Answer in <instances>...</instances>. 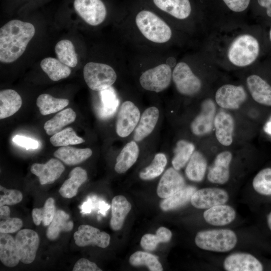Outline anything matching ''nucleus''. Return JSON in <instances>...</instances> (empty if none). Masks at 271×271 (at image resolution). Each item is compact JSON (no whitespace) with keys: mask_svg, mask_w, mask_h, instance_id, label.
I'll return each mask as SVG.
<instances>
[{"mask_svg":"<svg viewBox=\"0 0 271 271\" xmlns=\"http://www.w3.org/2000/svg\"><path fill=\"white\" fill-rule=\"evenodd\" d=\"M33 25L19 20H13L0 29V61L10 63L15 61L25 52L34 36Z\"/></svg>","mask_w":271,"mask_h":271,"instance_id":"nucleus-1","label":"nucleus"},{"mask_svg":"<svg viewBox=\"0 0 271 271\" xmlns=\"http://www.w3.org/2000/svg\"><path fill=\"white\" fill-rule=\"evenodd\" d=\"M137 26L148 40L156 43L170 40L172 31L167 23L154 13L147 10L140 12L136 17Z\"/></svg>","mask_w":271,"mask_h":271,"instance_id":"nucleus-2","label":"nucleus"},{"mask_svg":"<svg viewBox=\"0 0 271 271\" xmlns=\"http://www.w3.org/2000/svg\"><path fill=\"white\" fill-rule=\"evenodd\" d=\"M237 241L234 232L227 229L201 231L195 238V242L200 248L219 252L231 250Z\"/></svg>","mask_w":271,"mask_h":271,"instance_id":"nucleus-3","label":"nucleus"},{"mask_svg":"<svg viewBox=\"0 0 271 271\" xmlns=\"http://www.w3.org/2000/svg\"><path fill=\"white\" fill-rule=\"evenodd\" d=\"M259 52L257 40L250 35H242L231 43L228 51L229 61L239 67L248 66L257 58Z\"/></svg>","mask_w":271,"mask_h":271,"instance_id":"nucleus-4","label":"nucleus"},{"mask_svg":"<svg viewBox=\"0 0 271 271\" xmlns=\"http://www.w3.org/2000/svg\"><path fill=\"white\" fill-rule=\"evenodd\" d=\"M83 76L87 86L92 90L97 91L111 87L117 78L116 72L110 66L92 62L84 66Z\"/></svg>","mask_w":271,"mask_h":271,"instance_id":"nucleus-5","label":"nucleus"},{"mask_svg":"<svg viewBox=\"0 0 271 271\" xmlns=\"http://www.w3.org/2000/svg\"><path fill=\"white\" fill-rule=\"evenodd\" d=\"M172 78L171 67L167 64H161L145 71L141 75L139 81L144 89L160 92L169 86Z\"/></svg>","mask_w":271,"mask_h":271,"instance_id":"nucleus-6","label":"nucleus"},{"mask_svg":"<svg viewBox=\"0 0 271 271\" xmlns=\"http://www.w3.org/2000/svg\"><path fill=\"white\" fill-rule=\"evenodd\" d=\"M172 79L177 90L181 94L193 95L201 89V80L185 62H179L175 66Z\"/></svg>","mask_w":271,"mask_h":271,"instance_id":"nucleus-7","label":"nucleus"},{"mask_svg":"<svg viewBox=\"0 0 271 271\" xmlns=\"http://www.w3.org/2000/svg\"><path fill=\"white\" fill-rule=\"evenodd\" d=\"M15 241L20 261L25 264L32 263L39 246L38 233L30 229L21 230L16 236Z\"/></svg>","mask_w":271,"mask_h":271,"instance_id":"nucleus-8","label":"nucleus"},{"mask_svg":"<svg viewBox=\"0 0 271 271\" xmlns=\"http://www.w3.org/2000/svg\"><path fill=\"white\" fill-rule=\"evenodd\" d=\"M141 118L138 107L131 101L123 102L119 109L116 132L121 138L128 136L137 127Z\"/></svg>","mask_w":271,"mask_h":271,"instance_id":"nucleus-9","label":"nucleus"},{"mask_svg":"<svg viewBox=\"0 0 271 271\" xmlns=\"http://www.w3.org/2000/svg\"><path fill=\"white\" fill-rule=\"evenodd\" d=\"M73 5L79 16L90 25H99L105 19L106 9L101 0H74Z\"/></svg>","mask_w":271,"mask_h":271,"instance_id":"nucleus-10","label":"nucleus"},{"mask_svg":"<svg viewBox=\"0 0 271 271\" xmlns=\"http://www.w3.org/2000/svg\"><path fill=\"white\" fill-rule=\"evenodd\" d=\"M216 110L215 104L211 99H206L203 101L200 113L190 125L191 131L194 135L202 136L212 131L214 126Z\"/></svg>","mask_w":271,"mask_h":271,"instance_id":"nucleus-11","label":"nucleus"},{"mask_svg":"<svg viewBox=\"0 0 271 271\" xmlns=\"http://www.w3.org/2000/svg\"><path fill=\"white\" fill-rule=\"evenodd\" d=\"M246 92L242 86L225 84L219 87L215 94L219 106L226 109H236L245 101Z\"/></svg>","mask_w":271,"mask_h":271,"instance_id":"nucleus-12","label":"nucleus"},{"mask_svg":"<svg viewBox=\"0 0 271 271\" xmlns=\"http://www.w3.org/2000/svg\"><path fill=\"white\" fill-rule=\"evenodd\" d=\"M75 244L78 246L96 245L101 248H106L110 243V235L89 225H81L74 234Z\"/></svg>","mask_w":271,"mask_h":271,"instance_id":"nucleus-13","label":"nucleus"},{"mask_svg":"<svg viewBox=\"0 0 271 271\" xmlns=\"http://www.w3.org/2000/svg\"><path fill=\"white\" fill-rule=\"evenodd\" d=\"M229 196L226 191L217 188H205L196 190L191 198L192 205L198 209H208L225 204Z\"/></svg>","mask_w":271,"mask_h":271,"instance_id":"nucleus-14","label":"nucleus"},{"mask_svg":"<svg viewBox=\"0 0 271 271\" xmlns=\"http://www.w3.org/2000/svg\"><path fill=\"white\" fill-rule=\"evenodd\" d=\"M65 170L62 163L58 159L52 158L45 164L34 163L30 169L37 176L41 185L52 184L57 180Z\"/></svg>","mask_w":271,"mask_h":271,"instance_id":"nucleus-15","label":"nucleus"},{"mask_svg":"<svg viewBox=\"0 0 271 271\" xmlns=\"http://www.w3.org/2000/svg\"><path fill=\"white\" fill-rule=\"evenodd\" d=\"M227 271H261V263L252 255L246 253H235L228 256L223 262Z\"/></svg>","mask_w":271,"mask_h":271,"instance_id":"nucleus-16","label":"nucleus"},{"mask_svg":"<svg viewBox=\"0 0 271 271\" xmlns=\"http://www.w3.org/2000/svg\"><path fill=\"white\" fill-rule=\"evenodd\" d=\"M232 155L229 151H223L218 154L209 168L207 179L212 183L224 184L229 179V166Z\"/></svg>","mask_w":271,"mask_h":271,"instance_id":"nucleus-17","label":"nucleus"},{"mask_svg":"<svg viewBox=\"0 0 271 271\" xmlns=\"http://www.w3.org/2000/svg\"><path fill=\"white\" fill-rule=\"evenodd\" d=\"M185 180L182 175L174 168L167 169L161 177L157 189L158 196L166 198L185 186Z\"/></svg>","mask_w":271,"mask_h":271,"instance_id":"nucleus-18","label":"nucleus"},{"mask_svg":"<svg viewBox=\"0 0 271 271\" xmlns=\"http://www.w3.org/2000/svg\"><path fill=\"white\" fill-rule=\"evenodd\" d=\"M216 138L223 146H229L233 142L234 121L228 113L221 111L217 112L214 120Z\"/></svg>","mask_w":271,"mask_h":271,"instance_id":"nucleus-19","label":"nucleus"},{"mask_svg":"<svg viewBox=\"0 0 271 271\" xmlns=\"http://www.w3.org/2000/svg\"><path fill=\"white\" fill-rule=\"evenodd\" d=\"M246 84L252 98L257 103L271 106V86L256 75L248 76Z\"/></svg>","mask_w":271,"mask_h":271,"instance_id":"nucleus-20","label":"nucleus"},{"mask_svg":"<svg viewBox=\"0 0 271 271\" xmlns=\"http://www.w3.org/2000/svg\"><path fill=\"white\" fill-rule=\"evenodd\" d=\"M159 117V110L155 106L147 108L141 116L134 129L133 140L140 142L147 137L154 129Z\"/></svg>","mask_w":271,"mask_h":271,"instance_id":"nucleus-21","label":"nucleus"},{"mask_svg":"<svg viewBox=\"0 0 271 271\" xmlns=\"http://www.w3.org/2000/svg\"><path fill=\"white\" fill-rule=\"evenodd\" d=\"M205 220L214 226H224L232 222L236 217L235 210L229 205H218L208 208L203 213Z\"/></svg>","mask_w":271,"mask_h":271,"instance_id":"nucleus-22","label":"nucleus"},{"mask_svg":"<svg viewBox=\"0 0 271 271\" xmlns=\"http://www.w3.org/2000/svg\"><path fill=\"white\" fill-rule=\"evenodd\" d=\"M0 260L10 267L16 266L20 261L15 239L9 233H0Z\"/></svg>","mask_w":271,"mask_h":271,"instance_id":"nucleus-23","label":"nucleus"},{"mask_svg":"<svg viewBox=\"0 0 271 271\" xmlns=\"http://www.w3.org/2000/svg\"><path fill=\"white\" fill-rule=\"evenodd\" d=\"M131 208V204L124 196L117 195L113 198L110 221V226L112 230L117 231L122 228L124 219Z\"/></svg>","mask_w":271,"mask_h":271,"instance_id":"nucleus-24","label":"nucleus"},{"mask_svg":"<svg viewBox=\"0 0 271 271\" xmlns=\"http://www.w3.org/2000/svg\"><path fill=\"white\" fill-rule=\"evenodd\" d=\"M69 177L59 191L60 194L65 198H71L76 196L80 186L87 180V174L84 169L77 167L72 170Z\"/></svg>","mask_w":271,"mask_h":271,"instance_id":"nucleus-25","label":"nucleus"},{"mask_svg":"<svg viewBox=\"0 0 271 271\" xmlns=\"http://www.w3.org/2000/svg\"><path fill=\"white\" fill-rule=\"evenodd\" d=\"M90 149H77L69 146L61 147L57 150L54 155L65 164L73 166L79 164L91 157Z\"/></svg>","mask_w":271,"mask_h":271,"instance_id":"nucleus-26","label":"nucleus"},{"mask_svg":"<svg viewBox=\"0 0 271 271\" xmlns=\"http://www.w3.org/2000/svg\"><path fill=\"white\" fill-rule=\"evenodd\" d=\"M139 155V148L134 141L127 143L116 158L115 171L119 174L126 172L136 162Z\"/></svg>","mask_w":271,"mask_h":271,"instance_id":"nucleus-27","label":"nucleus"},{"mask_svg":"<svg viewBox=\"0 0 271 271\" xmlns=\"http://www.w3.org/2000/svg\"><path fill=\"white\" fill-rule=\"evenodd\" d=\"M160 10L178 19L188 18L191 12L189 0H153Z\"/></svg>","mask_w":271,"mask_h":271,"instance_id":"nucleus-28","label":"nucleus"},{"mask_svg":"<svg viewBox=\"0 0 271 271\" xmlns=\"http://www.w3.org/2000/svg\"><path fill=\"white\" fill-rule=\"evenodd\" d=\"M22 100L14 90L5 89L0 92V118L4 119L14 114L21 108Z\"/></svg>","mask_w":271,"mask_h":271,"instance_id":"nucleus-29","label":"nucleus"},{"mask_svg":"<svg viewBox=\"0 0 271 271\" xmlns=\"http://www.w3.org/2000/svg\"><path fill=\"white\" fill-rule=\"evenodd\" d=\"M207 166V160L203 155L199 151H194L187 163L186 175L191 181L200 182L204 177Z\"/></svg>","mask_w":271,"mask_h":271,"instance_id":"nucleus-30","label":"nucleus"},{"mask_svg":"<svg viewBox=\"0 0 271 271\" xmlns=\"http://www.w3.org/2000/svg\"><path fill=\"white\" fill-rule=\"evenodd\" d=\"M76 116L75 111L71 108H66L47 121L44 128L47 134L53 136L62 130L64 126L74 122Z\"/></svg>","mask_w":271,"mask_h":271,"instance_id":"nucleus-31","label":"nucleus"},{"mask_svg":"<svg viewBox=\"0 0 271 271\" xmlns=\"http://www.w3.org/2000/svg\"><path fill=\"white\" fill-rule=\"evenodd\" d=\"M69 215L64 211L57 210L46 231L47 237L54 240L58 237L61 232L71 231L74 224L72 221L69 220Z\"/></svg>","mask_w":271,"mask_h":271,"instance_id":"nucleus-32","label":"nucleus"},{"mask_svg":"<svg viewBox=\"0 0 271 271\" xmlns=\"http://www.w3.org/2000/svg\"><path fill=\"white\" fill-rule=\"evenodd\" d=\"M42 69L53 81H57L68 77L71 74L70 67L52 57L43 59L40 63Z\"/></svg>","mask_w":271,"mask_h":271,"instance_id":"nucleus-33","label":"nucleus"},{"mask_svg":"<svg viewBox=\"0 0 271 271\" xmlns=\"http://www.w3.org/2000/svg\"><path fill=\"white\" fill-rule=\"evenodd\" d=\"M196 191L194 186L184 187L171 196L165 198L160 203V207L167 211L179 208L191 200L193 194Z\"/></svg>","mask_w":271,"mask_h":271,"instance_id":"nucleus-34","label":"nucleus"},{"mask_svg":"<svg viewBox=\"0 0 271 271\" xmlns=\"http://www.w3.org/2000/svg\"><path fill=\"white\" fill-rule=\"evenodd\" d=\"M69 102L67 99L56 98L48 94H42L37 98L36 104L41 114L46 115L62 110Z\"/></svg>","mask_w":271,"mask_h":271,"instance_id":"nucleus-35","label":"nucleus"},{"mask_svg":"<svg viewBox=\"0 0 271 271\" xmlns=\"http://www.w3.org/2000/svg\"><path fill=\"white\" fill-rule=\"evenodd\" d=\"M195 151L194 144L186 140L179 141L174 149V156L172 161L173 167L176 170L183 168L188 162Z\"/></svg>","mask_w":271,"mask_h":271,"instance_id":"nucleus-36","label":"nucleus"},{"mask_svg":"<svg viewBox=\"0 0 271 271\" xmlns=\"http://www.w3.org/2000/svg\"><path fill=\"white\" fill-rule=\"evenodd\" d=\"M58 59L70 67H75L78 62L77 55L72 42L64 39L59 41L55 47Z\"/></svg>","mask_w":271,"mask_h":271,"instance_id":"nucleus-37","label":"nucleus"},{"mask_svg":"<svg viewBox=\"0 0 271 271\" xmlns=\"http://www.w3.org/2000/svg\"><path fill=\"white\" fill-rule=\"evenodd\" d=\"M172 236V232L167 228L160 227L156 234L147 233L141 238L140 244L142 247L147 251L155 250L160 243L169 242Z\"/></svg>","mask_w":271,"mask_h":271,"instance_id":"nucleus-38","label":"nucleus"},{"mask_svg":"<svg viewBox=\"0 0 271 271\" xmlns=\"http://www.w3.org/2000/svg\"><path fill=\"white\" fill-rule=\"evenodd\" d=\"M102 104L98 110V114L101 118H107L115 112L119 101L113 89L111 87L101 91Z\"/></svg>","mask_w":271,"mask_h":271,"instance_id":"nucleus-39","label":"nucleus"},{"mask_svg":"<svg viewBox=\"0 0 271 271\" xmlns=\"http://www.w3.org/2000/svg\"><path fill=\"white\" fill-rule=\"evenodd\" d=\"M129 263L134 266L145 265L151 271H162L163 266L158 257L148 252L138 251L131 255Z\"/></svg>","mask_w":271,"mask_h":271,"instance_id":"nucleus-40","label":"nucleus"},{"mask_svg":"<svg viewBox=\"0 0 271 271\" xmlns=\"http://www.w3.org/2000/svg\"><path fill=\"white\" fill-rule=\"evenodd\" d=\"M55 212V201L51 197L48 198L42 208L33 209V222L36 225H39L42 222L44 226H48L53 219Z\"/></svg>","mask_w":271,"mask_h":271,"instance_id":"nucleus-41","label":"nucleus"},{"mask_svg":"<svg viewBox=\"0 0 271 271\" xmlns=\"http://www.w3.org/2000/svg\"><path fill=\"white\" fill-rule=\"evenodd\" d=\"M167 163L165 154H157L151 164L140 172V178L144 180H150L158 177L163 172Z\"/></svg>","mask_w":271,"mask_h":271,"instance_id":"nucleus-42","label":"nucleus"},{"mask_svg":"<svg viewBox=\"0 0 271 271\" xmlns=\"http://www.w3.org/2000/svg\"><path fill=\"white\" fill-rule=\"evenodd\" d=\"M50 141L55 147H65L80 144L85 140L78 137L72 127H69L53 135Z\"/></svg>","mask_w":271,"mask_h":271,"instance_id":"nucleus-43","label":"nucleus"},{"mask_svg":"<svg viewBox=\"0 0 271 271\" xmlns=\"http://www.w3.org/2000/svg\"><path fill=\"white\" fill-rule=\"evenodd\" d=\"M252 186L258 193L263 195H270L271 168L260 170L253 178Z\"/></svg>","mask_w":271,"mask_h":271,"instance_id":"nucleus-44","label":"nucleus"},{"mask_svg":"<svg viewBox=\"0 0 271 271\" xmlns=\"http://www.w3.org/2000/svg\"><path fill=\"white\" fill-rule=\"evenodd\" d=\"M0 191V207L18 204L23 199V194L19 190L8 189L1 185Z\"/></svg>","mask_w":271,"mask_h":271,"instance_id":"nucleus-45","label":"nucleus"},{"mask_svg":"<svg viewBox=\"0 0 271 271\" xmlns=\"http://www.w3.org/2000/svg\"><path fill=\"white\" fill-rule=\"evenodd\" d=\"M23 221L17 217L8 216L1 218L0 232L9 233L18 231L23 226Z\"/></svg>","mask_w":271,"mask_h":271,"instance_id":"nucleus-46","label":"nucleus"},{"mask_svg":"<svg viewBox=\"0 0 271 271\" xmlns=\"http://www.w3.org/2000/svg\"><path fill=\"white\" fill-rule=\"evenodd\" d=\"M73 271H102L96 263L85 258H81L76 261Z\"/></svg>","mask_w":271,"mask_h":271,"instance_id":"nucleus-47","label":"nucleus"},{"mask_svg":"<svg viewBox=\"0 0 271 271\" xmlns=\"http://www.w3.org/2000/svg\"><path fill=\"white\" fill-rule=\"evenodd\" d=\"M13 141L17 145L28 150L36 149L39 146V143L37 141L23 136H15Z\"/></svg>","mask_w":271,"mask_h":271,"instance_id":"nucleus-48","label":"nucleus"},{"mask_svg":"<svg viewBox=\"0 0 271 271\" xmlns=\"http://www.w3.org/2000/svg\"><path fill=\"white\" fill-rule=\"evenodd\" d=\"M226 6L232 11L240 12L248 6L250 0H223Z\"/></svg>","mask_w":271,"mask_h":271,"instance_id":"nucleus-49","label":"nucleus"},{"mask_svg":"<svg viewBox=\"0 0 271 271\" xmlns=\"http://www.w3.org/2000/svg\"><path fill=\"white\" fill-rule=\"evenodd\" d=\"M257 2L261 7L266 8V14L271 17V0H257Z\"/></svg>","mask_w":271,"mask_h":271,"instance_id":"nucleus-50","label":"nucleus"},{"mask_svg":"<svg viewBox=\"0 0 271 271\" xmlns=\"http://www.w3.org/2000/svg\"><path fill=\"white\" fill-rule=\"evenodd\" d=\"M10 212L11 211L8 206L6 205L1 206L0 207V218H2L10 216Z\"/></svg>","mask_w":271,"mask_h":271,"instance_id":"nucleus-51","label":"nucleus"},{"mask_svg":"<svg viewBox=\"0 0 271 271\" xmlns=\"http://www.w3.org/2000/svg\"><path fill=\"white\" fill-rule=\"evenodd\" d=\"M268 226L271 230V212L269 213L267 217Z\"/></svg>","mask_w":271,"mask_h":271,"instance_id":"nucleus-52","label":"nucleus"},{"mask_svg":"<svg viewBox=\"0 0 271 271\" xmlns=\"http://www.w3.org/2000/svg\"><path fill=\"white\" fill-rule=\"evenodd\" d=\"M269 37L271 40V29H270V33H269Z\"/></svg>","mask_w":271,"mask_h":271,"instance_id":"nucleus-53","label":"nucleus"}]
</instances>
